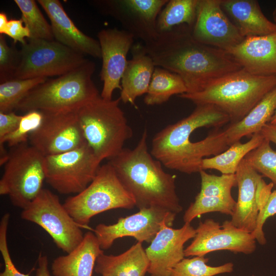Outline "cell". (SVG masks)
Listing matches in <instances>:
<instances>
[{
    "label": "cell",
    "mask_w": 276,
    "mask_h": 276,
    "mask_svg": "<svg viewBox=\"0 0 276 276\" xmlns=\"http://www.w3.org/2000/svg\"><path fill=\"white\" fill-rule=\"evenodd\" d=\"M260 133L264 138L276 145V125L266 124L261 130Z\"/></svg>",
    "instance_id": "7bdbcfd3"
},
{
    "label": "cell",
    "mask_w": 276,
    "mask_h": 276,
    "mask_svg": "<svg viewBox=\"0 0 276 276\" xmlns=\"http://www.w3.org/2000/svg\"><path fill=\"white\" fill-rule=\"evenodd\" d=\"M226 52L252 74L276 75V32L244 38Z\"/></svg>",
    "instance_id": "44dd1931"
},
{
    "label": "cell",
    "mask_w": 276,
    "mask_h": 276,
    "mask_svg": "<svg viewBox=\"0 0 276 276\" xmlns=\"http://www.w3.org/2000/svg\"><path fill=\"white\" fill-rule=\"evenodd\" d=\"M101 160L87 143L72 150L45 156V180L60 194H78L93 180Z\"/></svg>",
    "instance_id": "30bf717a"
},
{
    "label": "cell",
    "mask_w": 276,
    "mask_h": 276,
    "mask_svg": "<svg viewBox=\"0 0 276 276\" xmlns=\"http://www.w3.org/2000/svg\"><path fill=\"white\" fill-rule=\"evenodd\" d=\"M8 21L7 15L1 12L0 13V34H4Z\"/></svg>",
    "instance_id": "ee69618b"
},
{
    "label": "cell",
    "mask_w": 276,
    "mask_h": 276,
    "mask_svg": "<svg viewBox=\"0 0 276 276\" xmlns=\"http://www.w3.org/2000/svg\"><path fill=\"white\" fill-rule=\"evenodd\" d=\"M120 101L100 95L76 110L85 141L101 161L118 155L133 134Z\"/></svg>",
    "instance_id": "8992f818"
},
{
    "label": "cell",
    "mask_w": 276,
    "mask_h": 276,
    "mask_svg": "<svg viewBox=\"0 0 276 276\" xmlns=\"http://www.w3.org/2000/svg\"><path fill=\"white\" fill-rule=\"evenodd\" d=\"M168 1L98 0L92 4L102 13L118 21L134 39L147 43L157 38V18Z\"/></svg>",
    "instance_id": "4fadbf2b"
},
{
    "label": "cell",
    "mask_w": 276,
    "mask_h": 276,
    "mask_svg": "<svg viewBox=\"0 0 276 276\" xmlns=\"http://www.w3.org/2000/svg\"><path fill=\"white\" fill-rule=\"evenodd\" d=\"M42 112V121L30 134L29 141L44 156L64 153L87 143L76 111Z\"/></svg>",
    "instance_id": "7c38bea8"
},
{
    "label": "cell",
    "mask_w": 276,
    "mask_h": 276,
    "mask_svg": "<svg viewBox=\"0 0 276 276\" xmlns=\"http://www.w3.org/2000/svg\"><path fill=\"white\" fill-rule=\"evenodd\" d=\"M186 86L177 74L156 66L144 101L147 105H160L174 95L187 93Z\"/></svg>",
    "instance_id": "83f0119b"
},
{
    "label": "cell",
    "mask_w": 276,
    "mask_h": 276,
    "mask_svg": "<svg viewBox=\"0 0 276 276\" xmlns=\"http://www.w3.org/2000/svg\"><path fill=\"white\" fill-rule=\"evenodd\" d=\"M48 78H13L0 84V112L13 111L19 102L35 87Z\"/></svg>",
    "instance_id": "f546056e"
},
{
    "label": "cell",
    "mask_w": 276,
    "mask_h": 276,
    "mask_svg": "<svg viewBox=\"0 0 276 276\" xmlns=\"http://www.w3.org/2000/svg\"><path fill=\"white\" fill-rule=\"evenodd\" d=\"M19 52V62L13 75L16 79L59 77L88 60L55 40L27 38Z\"/></svg>",
    "instance_id": "9c48e42d"
},
{
    "label": "cell",
    "mask_w": 276,
    "mask_h": 276,
    "mask_svg": "<svg viewBox=\"0 0 276 276\" xmlns=\"http://www.w3.org/2000/svg\"><path fill=\"white\" fill-rule=\"evenodd\" d=\"M209 260L205 256L184 258L172 269L170 276H215L234 270V265L232 262L212 266L207 264Z\"/></svg>",
    "instance_id": "d6a6232c"
},
{
    "label": "cell",
    "mask_w": 276,
    "mask_h": 276,
    "mask_svg": "<svg viewBox=\"0 0 276 276\" xmlns=\"http://www.w3.org/2000/svg\"><path fill=\"white\" fill-rule=\"evenodd\" d=\"M45 156L28 142L11 147L0 180V194L22 210L42 190Z\"/></svg>",
    "instance_id": "ba28073f"
},
{
    "label": "cell",
    "mask_w": 276,
    "mask_h": 276,
    "mask_svg": "<svg viewBox=\"0 0 276 276\" xmlns=\"http://www.w3.org/2000/svg\"><path fill=\"white\" fill-rule=\"evenodd\" d=\"M13 43L9 46L4 34H0V81L3 83L13 79L18 65L20 52Z\"/></svg>",
    "instance_id": "8d00e7d4"
},
{
    "label": "cell",
    "mask_w": 276,
    "mask_h": 276,
    "mask_svg": "<svg viewBox=\"0 0 276 276\" xmlns=\"http://www.w3.org/2000/svg\"><path fill=\"white\" fill-rule=\"evenodd\" d=\"M221 6L244 38L276 32V24L265 16L257 1L221 0Z\"/></svg>",
    "instance_id": "cb8c5ba5"
},
{
    "label": "cell",
    "mask_w": 276,
    "mask_h": 276,
    "mask_svg": "<svg viewBox=\"0 0 276 276\" xmlns=\"http://www.w3.org/2000/svg\"><path fill=\"white\" fill-rule=\"evenodd\" d=\"M276 110V87L240 121L229 123L224 129L229 146L240 141L243 136L260 133L263 127L270 123Z\"/></svg>",
    "instance_id": "484cf974"
},
{
    "label": "cell",
    "mask_w": 276,
    "mask_h": 276,
    "mask_svg": "<svg viewBox=\"0 0 276 276\" xmlns=\"http://www.w3.org/2000/svg\"><path fill=\"white\" fill-rule=\"evenodd\" d=\"M22 219L44 229L57 246L68 254L82 241L81 226L75 221L57 195L42 189L36 198L21 213Z\"/></svg>",
    "instance_id": "8fae6325"
},
{
    "label": "cell",
    "mask_w": 276,
    "mask_h": 276,
    "mask_svg": "<svg viewBox=\"0 0 276 276\" xmlns=\"http://www.w3.org/2000/svg\"><path fill=\"white\" fill-rule=\"evenodd\" d=\"M36 276H52L49 270V261L45 256L39 255L37 261Z\"/></svg>",
    "instance_id": "b9f144b4"
},
{
    "label": "cell",
    "mask_w": 276,
    "mask_h": 276,
    "mask_svg": "<svg viewBox=\"0 0 276 276\" xmlns=\"http://www.w3.org/2000/svg\"><path fill=\"white\" fill-rule=\"evenodd\" d=\"M251 276H255L254 275H252Z\"/></svg>",
    "instance_id": "7dc6e473"
},
{
    "label": "cell",
    "mask_w": 276,
    "mask_h": 276,
    "mask_svg": "<svg viewBox=\"0 0 276 276\" xmlns=\"http://www.w3.org/2000/svg\"><path fill=\"white\" fill-rule=\"evenodd\" d=\"M196 229L189 223L179 228L164 223L145 249L149 261L148 272L155 276H170L172 269L185 258V244L193 239Z\"/></svg>",
    "instance_id": "d6986e66"
},
{
    "label": "cell",
    "mask_w": 276,
    "mask_h": 276,
    "mask_svg": "<svg viewBox=\"0 0 276 276\" xmlns=\"http://www.w3.org/2000/svg\"><path fill=\"white\" fill-rule=\"evenodd\" d=\"M21 13V19L28 28L30 38L54 40L51 24H49L34 0H14Z\"/></svg>",
    "instance_id": "4dcf8cb0"
},
{
    "label": "cell",
    "mask_w": 276,
    "mask_h": 276,
    "mask_svg": "<svg viewBox=\"0 0 276 276\" xmlns=\"http://www.w3.org/2000/svg\"><path fill=\"white\" fill-rule=\"evenodd\" d=\"M132 57L128 61L121 79L120 99L124 103L134 105L136 99L147 93L155 68L144 43L133 44Z\"/></svg>",
    "instance_id": "7402d4cb"
},
{
    "label": "cell",
    "mask_w": 276,
    "mask_h": 276,
    "mask_svg": "<svg viewBox=\"0 0 276 276\" xmlns=\"http://www.w3.org/2000/svg\"><path fill=\"white\" fill-rule=\"evenodd\" d=\"M63 205L76 222L88 228L95 215L112 209H131L135 202L108 162L100 167L93 180L84 190L67 198Z\"/></svg>",
    "instance_id": "52a82bcc"
},
{
    "label": "cell",
    "mask_w": 276,
    "mask_h": 276,
    "mask_svg": "<svg viewBox=\"0 0 276 276\" xmlns=\"http://www.w3.org/2000/svg\"><path fill=\"white\" fill-rule=\"evenodd\" d=\"M22 116L14 111L0 112V139L14 131L18 127Z\"/></svg>",
    "instance_id": "60d3db41"
},
{
    "label": "cell",
    "mask_w": 276,
    "mask_h": 276,
    "mask_svg": "<svg viewBox=\"0 0 276 276\" xmlns=\"http://www.w3.org/2000/svg\"><path fill=\"white\" fill-rule=\"evenodd\" d=\"M51 22L54 38L84 56L101 58L98 40L80 31L65 12L58 0H38Z\"/></svg>",
    "instance_id": "ffe728a7"
},
{
    "label": "cell",
    "mask_w": 276,
    "mask_h": 276,
    "mask_svg": "<svg viewBox=\"0 0 276 276\" xmlns=\"http://www.w3.org/2000/svg\"><path fill=\"white\" fill-rule=\"evenodd\" d=\"M235 174L238 197L230 221L237 228L252 233L256 228L259 210L271 192L274 184H266L263 176L245 158L240 163Z\"/></svg>",
    "instance_id": "2e32d148"
},
{
    "label": "cell",
    "mask_w": 276,
    "mask_h": 276,
    "mask_svg": "<svg viewBox=\"0 0 276 276\" xmlns=\"http://www.w3.org/2000/svg\"><path fill=\"white\" fill-rule=\"evenodd\" d=\"M96 65L88 60L79 67L32 89L15 110L27 112L76 111L99 96L93 80Z\"/></svg>",
    "instance_id": "5b68a950"
},
{
    "label": "cell",
    "mask_w": 276,
    "mask_h": 276,
    "mask_svg": "<svg viewBox=\"0 0 276 276\" xmlns=\"http://www.w3.org/2000/svg\"><path fill=\"white\" fill-rule=\"evenodd\" d=\"M151 276H155V275H151Z\"/></svg>",
    "instance_id": "c3c4849f"
},
{
    "label": "cell",
    "mask_w": 276,
    "mask_h": 276,
    "mask_svg": "<svg viewBox=\"0 0 276 276\" xmlns=\"http://www.w3.org/2000/svg\"><path fill=\"white\" fill-rule=\"evenodd\" d=\"M275 87L276 75L258 76L241 68L216 79L199 91L178 97L196 105H213L233 123L242 119Z\"/></svg>",
    "instance_id": "277c9868"
},
{
    "label": "cell",
    "mask_w": 276,
    "mask_h": 276,
    "mask_svg": "<svg viewBox=\"0 0 276 276\" xmlns=\"http://www.w3.org/2000/svg\"><path fill=\"white\" fill-rule=\"evenodd\" d=\"M228 116L210 104L196 105L188 117L157 132L150 153L165 167L188 174L201 170L203 159L229 147L224 130Z\"/></svg>",
    "instance_id": "6da1fadb"
},
{
    "label": "cell",
    "mask_w": 276,
    "mask_h": 276,
    "mask_svg": "<svg viewBox=\"0 0 276 276\" xmlns=\"http://www.w3.org/2000/svg\"><path fill=\"white\" fill-rule=\"evenodd\" d=\"M9 218V214L6 213L3 216L0 222V251L5 264L4 270L0 273V276H30L28 274L20 272L11 258L7 237Z\"/></svg>",
    "instance_id": "74e56055"
},
{
    "label": "cell",
    "mask_w": 276,
    "mask_h": 276,
    "mask_svg": "<svg viewBox=\"0 0 276 276\" xmlns=\"http://www.w3.org/2000/svg\"><path fill=\"white\" fill-rule=\"evenodd\" d=\"M269 123L276 125V110Z\"/></svg>",
    "instance_id": "f6af8a7d"
},
{
    "label": "cell",
    "mask_w": 276,
    "mask_h": 276,
    "mask_svg": "<svg viewBox=\"0 0 276 276\" xmlns=\"http://www.w3.org/2000/svg\"><path fill=\"white\" fill-rule=\"evenodd\" d=\"M149 267L145 249L142 243L137 242L120 255H100L94 269L102 276H145Z\"/></svg>",
    "instance_id": "d4e9b609"
},
{
    "label": "cell",
    "mask_w": 276,
    "mask_h": 276,
    "mask_svg": "<svg viewBox=\"0 0 276 276\" xmlns=\"http://www.w3.org/2000/svg\"><path fill=\"white\" fill-rule=\"evenodd\" d=\"M272 17L273 19V22L276 24V2L275 7L272 12Z\"/></svg>",
    "instance_id": "bcb514c9"
},
{
    "label": "cell",
    "mask_w": 276,
    "mask_h": 276,
    "mask_svg": "<svg viewBox=\"0 0 276 276\" xmlns=\"http://www.w3.org/2000/svg\"><path fill=\"white\" fill-rule=\"evenodd\" d=\"M276 214V189L270 193L267 200L260 208L258 216L256 229L252 233L256 241L260 245L266 243L263 230V225L268 218Z\"/></svg>",
    "instance_id": "f35d334b"
},
{
    "label": "cell",
    "mask_w": 276,
    "mask_h": 276,
    "mask_svg": "<svg viewBox=\"0 0 276 276\" xmlns=\"http://www.w3.org/2000/svg\"><path fill=\"white\" fill-rule=\"evenodd\" d=\"M264 140L260 133H257L245 143L237 142L223 152L212 157L203 159L201 170L215 169L223 174H235L242 159L249 152L258 147Z\"/></svg>",
    "instance_id": "4316f807"
},
{
    "label": "cell",
    "mask_w": 276,
    "mask_h": 276,
    "mask_svg": "<svg viewBox=\"0 0 276 276\" xmlns=\"http://www.w3.org/2000/svg\"><path fill=\"white\" fill-rule=\"evenodd\" d=\"M199 173L201 178V187L198 195L233 198L231 191L233 188L237 186L235 174H222L220 176H217L209 174L203 170Z\"/></svg>",
    "instance_id": "e575fe53"
},
{
    "label": "cell",
    "mask_w": 276,
    "mask_h": 276,
    "mask_svg": "<svg viewBox=\"0 0 276 276\" xmlns=\"http://www.w3.org/2000/svg\"><path fill=\"white\" fill-rule=\"evenodd\" d=\"M103 253L95 234L87 232L75 249L53 261L52 273L54 276H92L97 259Z\"/></svg>",
    "instance_id": "603a6c76"
},
{
    "label": "cell",
    "mask_w": 276,
    "mask_h": 276,
    "mask_svg": "<svg viewBox=\"0 0 276 276\" xmlns=\"http://www.w3.org/2000/svg\"><path fill=\"white\" fill-rule=\"evenodd\" d=\"M97 37L102 60L100 77L103 85L100 96L110 100L114 90L122 89L121 79L128 61L127 56L134 38L127 31L116 28L101 30Z\"/></svg>",
    "instance_id": "ac0fdd59"
},
{
    "label": "cell",
    "mask_w": 276,
    "mask_h": 276,
    "mask_svg": "<svg viewBox=\"0 0 276 276\" xmlns=\"http://www.w3.org/2000/svg\"><path fill=\"white\" fill-rule=\"evenodd\" d=\"M144 44L155 66L182 79L186 93L199 91L216 79L242 68L226 51L196 40L192 28L185 24L158 33L155 40Z\"/></svg>",
    "instance_id": "7a4b0ae2"
},
{
    "label": "cell",
    "mask_w": 276,
    "mask_h": 276,
    "mask_svg": "<svg viewBox=\"0 0 276 276\" xmlns=\"http://www.w3.org/2000/svg\"><path fill=\"white\" fill-rule=\"evenodd\" d=\"M192 34L199 42L225 51L244 39L223 11L221 0H198Z\"/></svg>",
    "instance_id": "e0dca14e"
},
{
    "label": "cell",
    "mask_w": 276,
    "mask_h": 276,
    "mask_svg": "<svg viewBox=\"0 0 276 276\" xmlns=\"http://www.w3.org/2000/svg\"><path fill=\"white\" fill-rule=\"evenodd\" d=\"M176 215L160 208L142 209L120 217L114 224H99L94 232L103 250L109 248L116 239L124 237H133L141 243H151L164 223L173 225Z\"/></svg>",
    "instance_id": "5bb4252c"
},
{
    "label": "cell",
    "mask_w": 276,
    "mask_h": 276,
    "mask_svg": "<svg viewBox=\"0 0 276 276\" xmlns=\"http://www.w3.org/2000/svg\"><path fill=\"white\" fill-rule=\"evenodd\" d=\"M270 143L264 139L244 158L256 171L276 185V150L271 148Z\"/></svg>",
    "instance_id": "836d02e7"
},
{
    "label": "cell",
    "mask_w": 276,
    "mask_h": 276,
    "mask_svg": "<svg viewBox=\"0 0 276 276\" xmlns=\"http://www.w3.org/2000/svg\"><path fill=\"white\" fill-rule=\"evenodd\" d=\"M236 201L218 197L201 196L198 195L185 211L184 223L191 222L196 217L209 213L219 212L231 216L234 214Z\"/></svg>",
    "instance_id": "1f68e13d"
},
{
    "label": "cell",
    "mask_w": 276,
    "mask_h": 276,
    "mask_svg": "<svg viewBox=\"0 0 276 276\" xmlns=\"http://www.w3.org/2000/svg\"><path fill=\"white\" fill-rule=\"evenodd\" d=\"M147 138L145 129L134 148H124L108 163L139 210L156 207L177 214L182 207L176 193V177L165 172L162 164L151 155Z\"/></svg>",
    "instance_id": "3957f363"
},
{
    "label": "cell",
    "mask_w": 276,
    "mask_h": 276,
    "mask_svg": "<svg viewBox=\"0 0 276 276\" xmlns=\"http://www.w3.org/2000/svg\"><path fill=\"white\" fill-rule=\"evenodd\" d=\"M20 19H11L9 20L4 35H6L13 40V43L19 42L21 44H25L27 40L26 38L30 37L29 30L23 25Z\"/></svg>",
    "instance_id": "ab89813d"
},
{
    "label": "cell",
    "mask_w": 276,
    "mask_h": 276,
    "mask_svg": "<svg viewBox=\"0 0 276 276\" xmlns=\"http://www.w3.org/2000/svg\"><path fill=\"white\" fill-rule=\"evenodd\" d=\"M43 115L40 110H32L22 116L19 124L13 132L0 139V144L7 143L11 148L28 142L30 134L40 125Z\"/></svg>",
    "instance_id": "d590c367"
},
{
    "label": "cell",
    "mask_w": 276,
    "mask_h": 276,
    "mask_svg": "<svg viewBox=\"0 0 276 276\" xmlns=\"http://www.w3.org/2000/svg\"><path fill=\"white\" fill-rule=\"evenodd\" d=\"M191 244L185 249V257L205 256L211 252L227 250L249 255L256 249V240L251 233L237 228L230 220L220 225L209 218L200 221Z\"/></svg>",
    "instance_id": "9a60e30c"
},
{
    "label": "cell",
    "mask_w": 276,
    "mask_h": 276,
    "mask_svg": "<svg viewBox=\"0 0 276 276\" xmlns=\"http://www.w3.org/2000/svg\"><path fill=\"white\" fill-rule=\"evenodd\" d=\"M198 2V0H169L157 18L158 33L167 32L183 24L192 28L196 19Z\"/></svg>",
    "instance_id": "f1b7e54d"
}]
</instances>
